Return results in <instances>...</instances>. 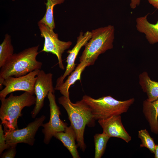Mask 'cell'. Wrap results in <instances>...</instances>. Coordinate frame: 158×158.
<instances>
[{"label":"cell","mask_w":158,"mask_h":158,"mask_svg":"<svg viewBox=\"0 0 158 158\" xmlns=\"http://www.w3.org/2000/svg\"><path fill=\"white\" fill-rule=\"evenodd\" d=\"M154 154V158H158V145H156Z\"/></svg>","instance_id":"cell-26"},{"label":"cell","mask_w":158,"mask_h":158,"mask_svg":"<svg viewBox=\"0 0 158 158\" xmlns=\"http://www.w3.org/2000/svg\"><path fill=\"white\" fill-rule=\"evenodd\" d=\"M2 124H0V154H1L4 151L10 146L6 144L4 131L2 128Z\"/></svg>","instance_id":"cell-22"},{"label":"cell","mask_w":158,"mask_h":158,"mask_svg":"<svg viewBox=\"0 0 158 158\" xmlns=\"http://www.w3.org/2000/svg\"><path fill=\"white\" fill-rule=\"evenodd\" d=\"M39 46L38 45L29 47L14 54L7 60L0 68V89H2V83L6 78L10 76H21L41 69L42 63L36 59Z\"/></svg>","instance_id":"cell-2"},{"label":"cell","mask_w":158,"mask_h":158,"mask_svg":"<svg viewBox=\"0 0 158 158\" xmlns=\"http://www.w3.org/2000/svg\"><path fill=\"white\" fill-rule=\"evenodd\" d=\"M98 122L103 132L110 137L120 138L128 143L131 139L123 125L120 115L112 116L100 119Z\"/></svg>","instance_id":"cell-12"},{"label":"cell","mask_w":158,"mask_h":158,"mask_svg":"<svg viewBox=\"0 0 158 158\" xmlns=\"http://www.w3.org/2000/svg\"><path fill=\"white\" fill-rule=\"evenodd\" d=\"M91 37V31H87L84 33L82 32H80L77 38L75 45L72 49L67 51L68 55L66 61L67 63L66 69L63 74L57 78L56 87L62 83L66 77L70 75L75 69V61L80 50L83 47L86 45Z\"/></svg>","instance_id":"cell-11"},{"label":"cell","mask_w":158,"mask_h":158,"mask_svg":"<svg viewBox=\"0 0 158 158\" xmlns=\"http://www.w3.org/2000/svg\"><path fill=\"white\" fill-rule=\"evenodd\" d=\"M49 92L47 95L49 102L50 116L48 122L43 124L42 132L44 135V142L48 144L51 139L56 133L63 131L67 124L61 120L60 118L61 112L59 107L57 105L55 95Z\"/></svg>","instance_id":"cell-9"},{"label":"cell","mask_w":158,"mask_h":158,"mask_svg":"<svg viewBox=\"0 0 158 158\" xmlns=\"http://www.w3.org/2000/svg\"><path fill=\"white\" fill-rule=\"evenodd\" d=\"M38 25L41 36L44 39L43 47L41 52H50L55 55L58 59L59 67L64 70L62 55L66 50L70 47L72 42L60 40L58 34L54 33L53 30L44 23L38 22Z\"/></svg>","instance_id":"cell-6"},{"label":"cell","mask_w":158,"mask_h":158,"mask_svg":"<svg viewBox=\"0 0 158 158\" xmlns=\"http://www.w3.org/2000/svg\"><path fill=\"white\" fill-rule=\"evenodd\" d=\"M147 16L137 18L136 27L138 31L145 35L148 42L153 44L158 43V20L155 24H152L148 21Z\"/></svg>","instance_id":"cell-13"},{"label":"cell","mask_w":158,"mask_h":158,"mask_svg":"<svg viewBox=\"0 0 158 158\" xmlns=\"http://www.w3.org/2000/svg\"><path fill=\"white\" fill-rule=\"evenodd\" d=\"M58 101L68 114L71 125L76 135L77 145L84 152L86 148L84 138L85 127L95 125V120L90 107L82 99L73 103L70 99L63 95L59 98Z\"/></svg>","instance_id":"cell-1"},{"label":"cell","mask_w":158,"mask_h":158,"mask_svg":"<svg viewBox=\"0 0 158 158\" xmlns=\"http://www.w3.org/2000/svg\"><path fill=\"white\" fill-rule=\"evenodd\" d=\"M143 112L148 121L151 131L158 134V99L153 102L144 100Z\"/></svg>","instance_id":"cell-16"},{"label":"cell","mask_w":158,"mask_h":158,"mask_svg":"<svg viewBox=\"0 0 158 158\" xmlns=\"http://www.w3.org/2000/svg\"><path fill=\"white\" fill-rule=\"evenodd\" d=\"M0 99V118L6 133L18 129V120L22 115V109L35 104L36 98L34 95L25 92L19 95L11 93L8 98Z\"/></svg>","instance_id":"cell-3"},{"label":"cell","mask_w":158,"mask_h":158,"mask_svg":"<svg viewBox=\"0 0 158 158\" xmlns=\"http://www.w3.org/2000/svg\"><path fill=\"white\" fill-rule=\"evenodd\" d=\"M14 48L11 43V36L6 34L0 45V68L13 54Z\"/></svg>","instance_id":"cell-19"},{"label":"cell","mask_w":158,"mask_h":158,"mask_svg":"<svg viewBox=\"0 0 158 158\" xmlns=\"http://www.w3.org/2000/svg\"><path fill=\"white\" fill-rule=\"evenodd\" d=\"M110 138L106 133L96 134L94 136L95 145V158H100L105 150L107 142Z\"/></svg>","instance_id":"cell-20"},{"label":"cell","mask_w":158,"mask_h":158,"mask_svg":"<svg viewBox=\"0 0 158 158\" xmlns=\"http://www.w3.org/2000/svg\"><path fill=\"white\" fill-rule=\"evenodd\" d=\"M65 0H47L45 3L46 11L44 16L38 22L44 24L51 29L54 30L55 28L53 15V9L56 5L63 3Z\"/></svg>","instance_id":"cell-18"},{"label":"cell","mask_w":158,"mask_h":158,"mask_svg":"<svg viewBox=\"0 0 158 158\" xmlns=\"http://www.w3.org/2000/svg\"><path fill=\"white\" fill-rule=\"evenodd\" d=\"M54 137L60 141L68 150L73 158H80L77 149L75 133L72 126H67L63 131L56 133Z\"/></svg>","instance_id":"cell-14"},{"label":"cell","mask_w":158,"mask_h":158,"mask_svg":"<svg viewBox=\"0 0 158 158\" xmlns=\"http://www.w3.org/2000/svg\"><path fill=\"white\" fill-rule=\"evenodd\" d=\"M17 145L11 146L7 149V150L2 153L1 156L2 158H13L16 155V147Z\"/></svg>","instance_id":"cell-23"},{"label":"cell","mask_w":158,"mask_h":158,"mask_svg":"<svg viewBox=\"0 0 158 158\" xmlns=\"http://www.w3.org/2000/svg\"><path fill=\"white\" fill-rule=\"evenodd\" d=\"M40 70H35L21 76L6 78L2 83L5 87L0 92V99L5 98L8 94L16 91H23L35 94V83Z\"/></svg>","instance_id":"cell-7"},{"label":"cell","mask_w":158,"mask_h":158,"mask_svg":"<svg viewBox=\"0 0 158 158\" xmlns=\"http://www.w3.org/2000/svg\"><path fill=\"white\" fill-rule=\"evenodd\" d=\"M80 62L65 81L54 88L55 90L59 91L63 96L68 99H70L69 89L70 86L77 80H80L82 72L86 67L89 66L88 63L85 61Z\"/></svg>","instance_id":"cell-15"},{"label":"cell","mask_w":158,"mask_h":158,"mask_svg":"<svg viewBox=\"0 0 158 158\" xmlns=\"http://www.w3.org/2000/svg\"><path fill=\"white\" fill-rule=\"evenodd\" d=\"M115 30L111 25L92 30L91 37L85 46L80 61H85L89 66L93 65L99 55L112 49Z\"/></svg>","instance_id":"cell-4"},{"label":"cell","mask_w":158,"mask_h":158,"mask_svg":"<svg viewBox=\"0 0 158 158\" xmlns=\"http://www.w3.org/2000/svg\"><path fill=\"white\" fill-rule=\"evenodd\" d=\"M138 137L141 141L140 147H146L151 153H154L156 144L153 139L150 136L148 131L145 129L139 131Z\"/></svg>","instance_id":"cell-21"},{"label":"cell","mask_w":158,"mask_h":158,"mask_svg":"<svg viewBox=\"0 0 158 158\" xmlns=\"http://www.w3.org/2000/svg\"><path fill=\"white\" fill-rule=\"evenodd\" d=\"M15 0H12V1H15Z\"/></svg>","instance_id":"cell-27"},{"label":"cell","mask_w":158,"mask_h":158,"mask_svg":"<svg viewBox=\"0 0 158 158\" xmlns=\"http://www.w3.org/2000/svg\"><path fill=\"white\" fill-rule=\"evenodd\" d=\"M82 99L90 107L95 119L98 120L126 112L135 100L133 98L118 100L110 96L95 99L87 95Z\"/></svg>","instance_id":"cell-5"},{"label":"cell","mask_w":158,"mask_h":158,"mask_svg":"<svg viewBox=\"0 0 158 158\" xmlns=\"http://www.w3.org/2000/svg\"><path fill=\"white\" fill-rule=\"evenodd\" d=\"M52 78V74L46 73L41 69L37 76L34 85L36 102L35 107L31 112V117L33 118L36 116L43 107L44 99L49 92L54 93Z\"/></svg>","instance_id":"cell-10"},{"label":"cell","mask_w":158,"mask_h":158,"mask_svg":"<svg viewBox=\"0 0 158 158\" xmlns=\"http://www.w3.org/2000/svg\"><path fill=\"white\" fill-rule=\"evenodd\" d=\"M45 118L46 116L42 115L30 123L25 128L5 133L6 144L9 146L21 143L33 145L37 132L42 126Z\"/></svg>","instance_id":"cell-8"},{"label":"cell","mask_w":158,"mask_h":158,"mask_svg":"<svg viewBox=\"0 0 158 158\" xmlns=\"http://www.w3.org/2000/svg\"><path fill=\"white\" fill-rule=\"evenodd\" d=\"M154 7L158 9V0H147Z\"/></svg>","instance_id":"cell-25"},{"label":"cell","mask_w":158,"mask_h":158,"mask_svg":"<svg viewBox=\"0 0 158 158\" xmlns=\"http://www.w3.org/2000/svg\"><path fill=\"white\" fill-rule=\"evenodd\" d=\"M139 82L143 91L147 94L146 100L151 102L158 99V82L152 80L147 72L140 74Z\"/></svg>","instance_id":"cell-17"},{"label":"cell","mask_w":158,"mask_h":158,"mask_svg":"<svg viewBox=\"0 0 158 158\" xmlns=\"http://www.w3.org/2000/svg\"><path fill=\"white\" fill-rule=\"evenodd\" d=\"M142 0H131L130 4V8L132 9L135 8L137 6L140 4Z\"/></svg>","instance_id":"cell-24"}]
</instances>
